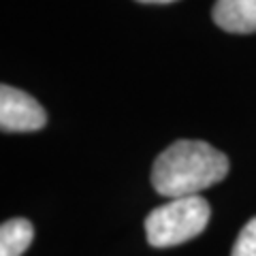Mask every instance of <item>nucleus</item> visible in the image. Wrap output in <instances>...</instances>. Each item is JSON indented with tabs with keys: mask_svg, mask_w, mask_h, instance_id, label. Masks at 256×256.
<instances>
[{
	"mask_svg": "<svg viewBox=\"0 0 256 256\" xmlns=\"http://www.w3.org/2000/svg\"><path fill=\"white\" fill-rule=\"evenodd\" d=\"M230 256H256V218L248 222L237 235Z\"/></svg>",
	"mask_w": 256,
	"mask_h": 256,
	"instance_id": "nucleus-6",
	"label": "nucleus"
},
{
	"mask_svg": "<svg viewBox=\"0 0 256 256\" xmlns=\"http://www.w3.org/2000/svg\"><path fill=\"white\" fill-rule=\"evenodd\" d=\"M137 2H143V4H169V2H175V0H137Z\"/></svg>",
	"mask_w": 256,
	"mask_h": 256,
	"instance_id": "nucleus-7",
	"label": "nucleus"
},
{
	"mask_svg": "<svg viewBox=\"0 0 256 256\" xmlns=\"http://www.w3.org/2000/svg\"><path fill=\"white\" fill-rule=\"evenodd\" d=\"M34 228L26 218H11L0 226V256H22L30 248Z\"/></svg>",
	"mask_w": 256,
	"mask_h": 256,
	"instance_id": "nucleus-5",
	"label": "nucleus"
},
{
	"mask_svg": "<svg viewBox=\"0 0 256 256\" xmlns=\"http://www.w3.org/2000/svg\"><path fill=\"white\" fill-rule=\"evenodd\" d=\"M212 20L230 34H252L256 32V0H216Z\"/></svg>",
	"mask_w": 256,
	"mask_h": 256,
	"instance_id": "nucleus-4",
	"label": "nucleus"
},
{
	"mask_svg": "<svg viewBox=\"0 0 256 256\" xmlns=\"http://www.w3.org/2000/svg\"><path fill=\"white\" fill-rule=\"evenodd\" d=\"M45 122V109L28 92L6 84L0 88V128L4 132H34Z\"/></svg>",
	"mask_w": 256,
	"mask_h": 256,
	"instance_id": "nucleus-3",
	"label": "nucleus"
},
{
	"mask_svg": "<svg viewBox=\"0 0 256 256\" xmlns=\"http://www.w3.org/2000/svg\"><path fill=\"white\" fill-rule=\"evenodd\" d=\"M228 166V158L210 143L182 139L154 160L152 184L158 194L169 198L196 196L226 178Z\"/></svg>",
	"mask_w": 256,
	"mask_h": 256,
	"instance_id": "nucleus-1",
	"label": "nucleus"
},
{
	"mask_svg": "<svg viewBox=\"0 0 256 256\" xmlns=\"http://www.w3.org/2000/svg\"><path fill=\"white\" fill-rule=\"evenodd\" d=\"M210 203L203 196L171 198L169 203L152 210L146 218V235L150 246L171 248L198 237L210 222Z\"/></svg>",
	"mask_w": 256,
	"mask_h": 256,
	"instance_id": "nucleus-2",
	"label": "nucleus"
}]
</instances>
